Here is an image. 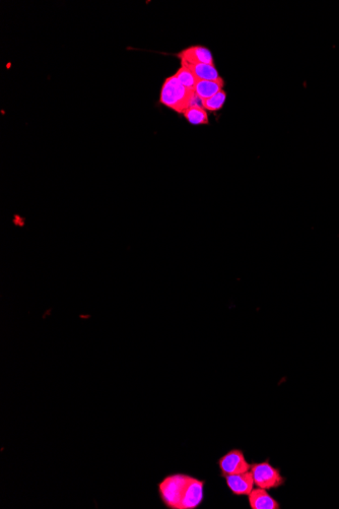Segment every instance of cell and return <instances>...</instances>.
I'll return each instance as SVG.
<instances>
[{"label":"cell","mask_w":339,"mask_h":509,"mask_svg":"<svg viewBox=\"0 0 339 509\" xmlns=\"http://www.w3.org/2000/svg\"><path fill=\"white\" fill-rule=\"evenodd\" d=\"M159 103L179 114L184 113L192 106L202 107V100L195 94L194 90L181 84L174 75L167 77L164 82L159 94Z\"/></svg>","instance_id":"obj_1"},{"label":"cell","mask_w":339,"mask_h":509,"mask_svg":"<svg viewBox=\"0 0 339 509\" xmlns=\"http://www.w3.org/2000/svg\"><path fill=\"white\" fill-rule=\"evenodd\" d=\"M189 475L186 474H173L165 476L157 485L159 495L166 508L179 509L185 489H186Z\"/></svg>","instance_id":"obj_2"},{"label":"cell","mask_w":339,"mask_h":509,"mask_svg":"<svg viewBox=\"0 0 339 509\" xmlns=\"http://www.w3.org/2000/svg\"><path fill=\"white\" fill-rule=\"evenodd\" d=\"M250 471L253 476L254 484L259 488L271 490L282 486L286 482V478L280 474V470L274 468L269 461L253 463Z\"/></svg>","instance_id":"obj_3"},{"label":"cell","mask_w":339,"mask_h":509,"mask_svg":"<svg viewBox=\"0 0 339 509\" xmlns=\"http://www.w3.org/2000/svg\"><path fill=\"white\" fill-rule=\"evenodd\" d=\"M222 476L246 473L251 469V465L246 460L244 452L232 450L217 461Z\"/></svg>","instance_id":"obj_4"},{"label":"cell","mask_w":339,"mask_h":509,"mask_svg":"<svg viewBox=\"0 0 339 509\" xmlns=\"http://www.w3.org/2000/svg\"><path fill=\"white\" fill-rule=\"evenodd\" d=\"M204 481L189 476L186 489L179 509H195L202 506L204 499Z\"/></svg>","instance_id":"obj_5"},{"label":"cell","mask_w":339,"mask_h":509,"mask_svg":"<svg viewBox=\"0 0 339 509\" xmlns=\"http://www.w3.org/2000/svg\"><path fill=\"white\" fill-rule=\"evenodd\" d=\"M226 486L236 496H248L254 489V480L251 471L236 475L224 476Z\"/></svg>","instance_id":"obj_6"},{"label":"cell","mask_w":339,"mask_h":509,"mask_svg":"<svg viewBox=\"0 0 339 509\" xmlns=\"http://www.w3.org/2000/svg\"><path fill=\"white\" fill-rule=\"evenodd\" d=\"M177 57L181 60V62H187V64H215L211 50L204 46L188 47L178 53Z\"/></svg>","instance_id":"obj_7"},{"label":"cell","mask_w":339,"mask_h":509,"mask_svg":"<svg viewBox=\"0 0 339 509\" xmlns=\"http://www.w3.org/2000/svg\"><path fill=\"white\" fill-rule=\"evenodd\" d=\"M250 508L252 509H280V506L269 493L267 489H253L248 495Z\"/></svg>","instance_id":"obj_8"},{"label":"cell","mask_w":339,"mask_h":509,"mask_svg":"<svg viewBox=\"0 0 339 509\" xmlns=\"http://www.w3.org/2000/svg\"><path fill=\"white\" fill-rule=\"evenodd\" d=\"M181 66L187 67L196 79L202 81H220L222 77L220 75L219 71L215 68V64H187L181 62Z\"/></svg>","instance_id":"obj_9"},{"label":"cell","mask_w":339,"mask_h":509,"mask_svg":"<svg viewBox=\"0 0 339 509\" xmlns=\"http://www.w3.org/2000/svg\"><path fill=\"white\" fill-rule=\"evenodd\" d=\"M224 86V79L220 80V81H202V80H197L194 92L202 100L209 99L221 92Z\"/></svg>","instance_id":"obj_10"},{"label":"cell","mask_w":339,"mask_h":509,"mask_svg":"<svg viewBox=\"0 0 339 509\" xmlns=\"http://www.w3.org/2000/svg\"><path fill=\"white\" fill-rule=\"evenodd\" d=\"M185 118L192 125H207L209 124V114L204 107L200 106H192L188 108L183 113Z\"/></svg>","instance_id":"obj_11"},{"label":"cell","mask_w":339,"mask_h":509,"mask_svg":"<svg viewBox=\"0 0 339 509\" xmlns=\"http://www.w3.org/2000/svg\"><path fill=\"white\" fill-rule=\"evenodd\" d=\"M226 101V93L224 90L215 94L211 98L202 100V107L206 111L215 112L224 107Z\"/></svg>","instance_id":"obj_12"},{"label":"cell","mask_w":339,"mask_h":509,"mask_svg":"<svg viewBox=\"0 0 339 509\" xmlns=\"http://www.w3.org/2000/svg\"><path fill=\"white\" fill-rule=\"evenodd\" d=\"M174 77H176L177 81L180 82L181 84L190 89V90H194L196 82H197V79H196L195 75H194L193 73L187 68V67L182 66H181L180 68L177 71Z\"/></svg>","instance_id":"obj_13"}]
</instances>
